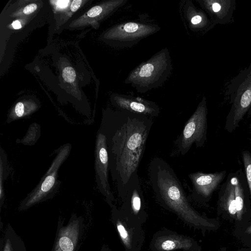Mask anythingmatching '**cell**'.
Segmentation results:
<instances>
[{
	"label": "cell",
	"mask_w": 251,
	"mask_h": 251,
	"mask_svg": "<svg viewBox=\"0 0 251 251\" xmlns=\"http://www.w3.org/2000/svg\"><path fill=\"white\" fill-rule=\"evenodd\" d=\"M152 124L149 116L125 110L103 115L99 129L106 137L109 171L122 201L131 178L137 174Z\"/></svg>",
	"instance_id": "cell-1"
},
{
	"label": "cell",
	"mask_w": 251,
	"mask_h": 251,
	"mask_svg": "<svg viewBox=\"0 0 251 251\" xmlns=\"http://www.w3.org/2000/svg\"><path fill=\"white\" fill-rule=\"evenodd\" d=\"M148 173L155 198L162 207L190 227L201 230L216 228L214 220L201 215L191 205L174 170L165 160L153 158L150 163Z\"/></svg>",
	"instance_id": "cell-2"
},
{
	"label": "cell",
	"mask_w": 251,
	"mask_h": 251,
	"mask_svg": "<svg viewBox=\"0 0 251 251\" xmlns=\"http://www.w3.org/2000/svg\"><path fill=\"white\" fill-rule=\"evenodd\" d=\"M172 69L169 50L165 48L132 70L124 82L137 92L145 93L161 87L171 75Z\"/></svg>",
	"instance_id": "cell-3"
},
{
	"label": "cell",
	"mask_w": 251,
	"mask_h": 251,
	"mask_svg": "<svg viewBox=\"0 0 251 251\" xmlns=\"http://www.w3.org/2000/svg\"><path fill=\"white\" fill-rule=\"evenodd\" d=\"M225 96L231 108L227 115L225 129L232 132L251 106V61L248 67L240 71L226 87Z\"/></svg>",
	"instance_id": "cell-4"
},
{
	"label": "cell",
	"mask_w": 251,
	"mask_h": 251,
	"mask_svg": "<svg viewBox=\"0 0 251 251\" xmlns=\"http://www.w3.org/2000/svg\"><path fill=\"white\" fill-rule=\"evenodd\" d=\"M71 150V144L67 143L55 151V156L49 168L36 187L21 201L18 208L19 211L25 210L55 196L61 184L58 179L59 169L67 160Z\"/></svg>",
	"instance_id": "cell-5"
},
{
	"label": "cell",
	"mask_w": 251,
	"mask_h": 251,
	"mask_svg": "<svg viewBox=\"0 0 251 251\" xmlns=\"http://www.w3.org/2000/svg\"><path fill=\"white\" fill-rule=\"evenodd\" d=\"M207 112L206 99L203 96L176 141L178 151L182 155L188 152L193 144L197 148L204 144L207 139Z\"/></svg>",
	"instance_id": "cell-6"
},
{
	"label": "cell",
	"mask_w": 251,
	"mask_h": 251,
	"mask_svg": "<svg viewBox=\"0 0 251 251\" xmlns=\"http://www.w3.org/2000/svg\"><path fill=\"white\" fill-rule=\"evenodd\" d=\"M111 208V221L125 251H140L145 241L143 225L122 207Z\"/></svg>",
	"instance_id": "cell-7"
},
{
	"label": "cell",
	"mask_w": 251,
	"mask_h": 251,
	"mask_svg": "<svg viewBox=\"0 0 251 251\" xmlns=\"http://www.w3.org/2000/svg\"><path fill=\"white\" fill-rule=\"evenodd\" d=\"M160 30L157 24L131 21L111 27L104 33L103 38L116 47L131 48Z\"/></svg>",
	"instance_id": "cell-8"
},
{
	"label": "cell",
	"mask_w": 251,
	"mask_h": 251,
	"mask_svg": "<svg viewBox=\"0 0 251 251\" xmlns=\"http://www.w3.org/2000/svg\"><path fill=\"white\" fill-rule=\"evenodd\" d=\"M95 170L98 188L112 208L114 205L113 202L115 198L108 181L109 158L106 137L99 129L97 133L95 143Z\"/></svg>",
	"instance_id": "cell-9"
},
{
	"label": "cell",
	"mask_w": 251,
	"mask_h": 251,
	"mask_svg": "<svg viewBox=\"0 0 251 251\" xmlns=\"http://www.w3.org/2000/svg\"><path fill=\"white\" fill-rule=\"evenodd\" d=\"M64 222L58 220L52 251H77L84 232V219L74 214L66 225Z\"/></svg>",
	"instance_id": "cell-10"
},
{
	"label": "cell",
	"mask_w": 251,
	"mask_h": 251,
	"mask_svg": "<svg viewBox=\"0 0 251 251\" xmlns=\"http://www.w3.org/2000/svg\"><path fill=\"white\" fill-rule=\"evenodd\" d=\"M152 251H200L201 247L193 238L169 230L155 233L150 243Z\"/></svg>",
	"instance_id": "cell-11"
},
{
	"label": "cell",
	"mask_w": 251,
	"mask_h": 251,
	"mask_svg": "<svg viewBox=\"0 0 251 251\" xmlns=\"http://www.w3.org/2000/svg\"><path fill=\"white\" fill-rule=\"evenodd\" d=\"M121 207L127 210L141 224L146 222L148 214L145 210V202L138 174L130 180L127 192Z\"/></svg>",
	"instance_id": "cell-12"
},
{
	"label": "cell",
	"mask_w": 251,
	"mask_h": 251,
	"mask_svg": "<svg viewBox=\"0 0 251 251\" xmlns=\"http://www.w3.org/2000/svg\"><path fill=\"white\" fill-rule=\"evenodd\" d=\"M111 100L113 105L120 110L150 117H157L160 113V108L156 103L140 97L116 94L112 97Z\"/></svg>",
	"instance_id": "cell-13"
},
{
	"label": "cell",
	"mask_w": 251,
	"mask_h": 251,
	"mask_svg": "<svg viewBox=\"0 0 251 251\" xmlns=\"http://www.w3.org/2000/svg\"><path fill=\"white\" fill-rule=\"evenodd\" d=\"M208 14L214 26L233 23V13L236 9L235 0H197Z\"/></svg>",
	"instance_id": "cell-14"
},
{
	"label": "cell",
	"mask_w": 251,
	"mask_h": 251,
	"mask_svg": "<svg viewBox=\"0 0 251 251\" xmlns=\"http://www.w3.org/2000/svg\"><path fill=\"white\" fill-rule=\"evenodd\" d=\"M226 175L225 171L208 174L198 172L189 174L188 176L192 184L193 195L201 198H209Z\"/></svg>",
	"instance_id": "cell-15"
},
{
	"label": "cell",
	"mask_w": 251,
	"mask_h": 251,
	"mask_svg": "<svg viewBox=\"0 0 251 251\" xmlns=\"http://www.w3.org/2000/svg\"><path fill=\"white\" fill-rule=\"evenodd\" d=\"M184 12L189 28L193 31L205 33L215 26L206 13L197 9L191 1L185 5Z\"/></svg>",
	"instance_id": "cell-16"
},
{
	"label": "cell",
	"mask_w": 251,
	"mask_h": 251,
	"mask_svg": "<svg viewBox=\"0 0 251 251\" xmlns=\"http://www.w3.org/2000/svg\"><path fill=\"white\" fill-rule=\"evenodd\" d=\"M219 202L230 215L236 217L234 175H229L222 185L219 193Z\"/></svg>",
	"instance_id": "cell-17"
},
{
	"label": "cell",
	"mask_w": 251,
	"mask_h": 251,
	"mask_svg": "<svg viewBox=\"0 0 251 251\" xmlns=\"http://www.w3.org/2000/svg\"><path fill=\"white\" fill-rule=\"evenodd\" d=\"M0 251H27L24 241L10 224L4 230Z\"/></svg>",
	"instance_id": "cell-18"
},
{
	"label": "cell",
	"mask_w": 251,
	"mask_h": 251,
	"mask_svg": "<svg viewBox=\"0 0 251 251\" xmlns=\"http://www.w3.org/2000/svg\"><path fill=\"white\" fill-rule=\"evenodd\" d=\"M37 105L30 102H18L10 112L7 123L9 124L14 120L28 116L36 110Z\"/></svg>",
	"instance_id": "cell-19"
},
{
	"label": "cell",
	"mask_w": 251,
	"mask_h": 251,
	"mask_svg": "<svg viewBox=\"0 0 251 251\" xmlns=\"http://www.w3.org/2000/svg\"><path fill=\"white\" fill-rule=\"evenodd\" d=\"M234 189L236 206L237 210L236 218L238 220L241 219L245 207V190L243 184L239 177L234 175Z\"/></svg>",
	"instance_id": "cell-20"
},
{
	"label": "cell",
	"mask_w": 251,
	"mask_h": 251,
	"mask_svg": "<svg viewBox=\"0 0 251 251\" xmlns=\"http://www.w3.org/2000/svg\"><path fill=\"white\" fill-rule=\"evenodd\" d=\"M242 156L251 199V153L248 151H244Z\"/></svg>",
	"instance_id": "cell-21"
},
{
	"label": "cell",
	"mask_w": 251,
	"mask_h": 251,
	"mask_svg": "<svg viewBox=\"0 0 251 251\" xmlns=\"http://www.w3.org/2000/svg\"><path fill=\"white\" fill-rule=\"evenodd\" d=\"M4 152H3L2 154V151L1 149V151H0V208L1 209L2 205L4 202V190L3 188V181H4V169L5 167V155L4 154Z\"/></svg>",
	"instance_id": "cell-22"
},
{
	"label": "cell",
	"mask_w": 251,
	"mask_h": 251,
	"mask_svg": "<svg viewBox=\"0 0 251 251\" xmlns=\"http://www.w3.org/2000/svg\"><path fill=\"white\" fill-rule=\"evenodd\" d=\"M62 77L65 81L72 83L75 79V72L72 67H66L62 71Z\"/></svg>",
	"instance_id": "cell-23"
},
{
	"label": "cell",
	"mask_w": 251,
	"mask_h": 251,
	"mask_svg": "<svg viewBox=\"0 0 251 251\" xmlns=\"http://www.w3.org/2000/svg\"><path fill=\"white\" fill-rule=\"evenodd\" d=\"M37 8L35 3H31L26 6L23 9V12L25 14H30L35 11Z\"/></svg>",
	"instance_id": "cell-24"
},
{
	"label": "cell",
	"mask_w": 251,
	"mask_h": 251,
	"mask_svg": "<svg viewBox=\"0 0 251 251\" xmlns=\"http://www.w3.org/2000/svg\"><path fill=\"white\" fill-rule=\"evenodd\" d=\"M82 1L81 0H74L72 1L70 9L72 12H75L80 7Z\"/></svg>",
	"instance_id": "cell-25"
},
{
	"label": "cell",
	"mask_w": 251,
	"mask_h": 251,
	"mask_svg": "<svg viewBox=\"0 0 251 251\" xmlns=\"http://www.w3.org/2000/svg\"><path fill=\"white\" fill-rule=\"evenodd\" d=\"M12 25L13 27L15 29H18L22 27L21 24L18 20L13 22L12 23Z\"/></svg>",
	"instance_id": "cell-26"
},
{
	"label": "cell",
	"mask_w": 251,
	"mask_h": 251,
	"mask_svg": "<svg viewBox=\"0 0 251 251\" xmlns=\"http://www.w3.org/2000/svg\"><path fill=\"white\" fill-rule=\"evenodd\" d=\"M101 251H112L107 246L103 245L101 249Z\"/></svg>",
	"instance_id": "cell-27"
},
{
	"label": "cell",
	"mask_w": 251,
	"mask_h": 251,
	"mask_svg": "<svg viewBox=\"0 0 251 251\" xmlns=\"http://www.w3.org/2000/svg\"><path fill=\"white\" fill-rule=\"evenodd\" d=\"M247 232L251 234V226L247 229Z\"/></svg>",
	"instance_id": "cell-28"
},
{
	"label": "cell",
	"mask_w": 251,
	"mask_h": 251,
	"mask_svg": "<svg viewBox=\"0 0 251 251\" xmlns=\"http://www.w3.org/2000/svg\"><path fill=\"white\" fill-rule=\"evenodd\" d=\"M247 113L248 116H251V106Z\"/></svg>",
	"instance_id": "cell-29"
},
{
	"label": "cell",
	"mask_w": 251,
	"mask_h": 251,
	"mask_svg": "<svg viewBox=\"0 0 251 251\" xmlns=\"http://www.w3.org/2000/svg\"><path fill=\"white\" fill-rule=\"evenodd\" d=\"M250 128L251 131V124H250Z\"/></svg>",
	"instance_id": "cell-30"
},
{
	"label": "cell",
	"mask_w": 251,
	"mask_h": 251,
	"mask_svg": "<svg viewBox=\"0 0 251 251\" xmlns=\"http://www.w3.org/2000/svg\"><path fill=\"white\" fill-rule=\"evenodd\" d=\"M224 251V250H222V251Z\"/></svg>",
	"instance_id": "cell-31"
}]
</instances>
